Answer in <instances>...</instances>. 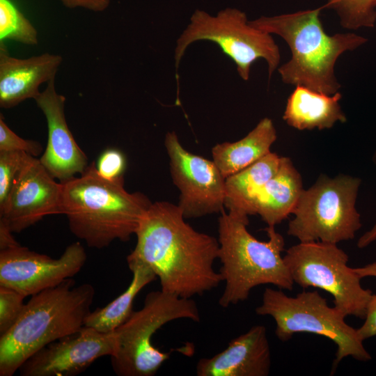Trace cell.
Here are the masks:
<instances>
[{
    "label": "cell",
    "instance_id": "obj_25",
    "mask_svg": "<svg viewBox=\"0 0 376 376\" xmlns=\"http://www.w3.org/2000/svg\"><path fill=\"white\" fill-rule=\"evenodd\" d=\"M32 157L22 151L0 152V206L5 202L15 178Z\"/></svg>",
    "mask_w": 376,
    "mask_h": 376
},
{
    "label": "cell",
    "instance_id": "obj_14",
    "mask_svg": "<svg viewBox=\"0 0 376 376\" xmlns=\"http://www.w3.org/2000/svg\"><path fill=\"white\" fill-rule=\"evenodd\" d=\"M115 332L102 333L84 326L32 354L19 368L22 376H75L99 358L114 354Z\"/></svg>",
    "mask_w": 376,
    "mask_h": 376
},
{
    "label": "cell",
    "instance_id": "obj_19",
    "mask_svg": "<svg viewBox=\"0 0 376 376\" xmlns=\"http://www.w3.org/2000/svg\"><path fill=\"white\" fill-rule=\"evenodd\" d=\"M301 174L291 159L281 157L278 169L258 197L256 214L275 226L292 214L304 191Z\"/></svg>",
    "mask_w": 376,
    "mask_h": 376
},
{
    "label": "cell",
    "instance_id": "obj_32",
    "mask_svg": "<svg viewBox=\"0 0 376 376\" xmlns=\"http://www.w3.org/2000/svg\"><path fill=\"white\" fill-rule=\"evenodd\" d=\"M372 160L376 165V150L373 155ZM376 240V223L373 227L368 231H366L362 236L360 237L357 242V247L359 249H363L369 246L371 243Z\"/></svg>",
    "mask_w": 376,
    "mask_h": 376
},
{
    "label": "cell",
    "instance_id": "obj_10",
    "mask_svg": "<svg viewBox=\"0 0 376 376\" xmlns=\"http://www.w3.org/2000/svg\"><path fill=\"white\" fill-rule=\"evenodd\" d=\"M283 260L294 283L325 290L346 316L365 318L373 294L361 286V279L347 265V254L337 244L300 242L286 250Z\"/></svg>",
    "mask_w": 376,
    "mask_h": 376
},
{
    "label": "cell",
    "instance_id": "obj_4",
    "mask_svg": "<svg viewBox=\"0 0 376 376\" xmlns=\"http://www.w3.org/2000/svg\"><path fill=\"white\" fill-rule=\"evenodd\" d=\"M71 278L31 296L15 324L0 336V375L12 376L32 354L82 328L95 296L91 284Z\"/></svg>",
    "mask_w": 376,
    "mask_h": 376
},
{
    "label": "cell",
    "instance_id": "obj_5",
    "mask_svg": "<svg viewBox=\"0 0 376 376\" xmlns=\"http://www.w3.org/2000/svg\"><path fill=\"white\" fill-rule=\"evenodd\" d=\"M248 217L221 212L218 220L219 273L225 287L219 299L224 308L246 300L251 290L272 284L292 290L294 282L281 253L283 237L275 226H267V241H260L248 230Z\"/></svg>",
    "mask_w": 376,
    "mask_h": 376
},
{
    "label": "cell",
    "instance_id": "obj_15",
    "mask_svg": "<svg viewBox=\"0 0 376 376\" xmlns=\"http://www.w3.org/2000/svg\"><path fill=\"white\" fill-rule=\"evenodd\" d=\"M33 100L43 112L48 129L47 143L39 159L40 162L61 182L81 174L88 166V158L68 128L65 114V97L56 92L55 79L49 81L45 90Z\"/></svg>",
    "mask_w": 376,
    "mask_h": 376
},
{
    "label": "cell",
    "instance_id": "obj_26",
    "mask_svg": "<svg viewBox=\"0 0 376 376\" xmlns=\"http://www.w3.org/2000/svg\"><path fill=\"white\" fill-rule=\"evenodd\" d=\"M25 297L14 289L0 285V336L9 330L19 318Z\"/></svg>",
    "mask_w": 376,
    "mask_h": 376
},
{
    "label": "cell",
    "instance_id": "obj_9",
    "mask_svg": "<svg viewBox=\"0 0 376 376\" xmlns=\"http://www.w3.org/2000/svg\"><path fill=\"white\" fill-rule=\"evenodd\" d=\"M200 40L216 43L235 63L244 81L249 80L251 65L258 59L266 61L269 80L280 63L279 49L272 35L250 24L246 14L236 8H227L216 16L201 10L192 14L190 23L176 41V69L187 47Z\"/></svg>",
    "mask_w": 376,
    "mask_h": 376
},
{
    "label": "cell",
    "instance_id": "obj_12",
    "mask_svg": "<svg viewBox=\"0 0 376 376\" xmlns=\"http://www.w3.org/2000/svg\"><path fill=\"white\" fill-rule=\"evenodd\" d=\"M79 242L68 245L58 258H52L20 244L0 250V285L25 297L58 285L76 275L86 261Z\"/></svg>",
    "mask_w": 376,
    "mask_h": 376
},
{
    "label": "cell",
    "instance_id": "obj_20",
    "mask_svg": "<svg viewBox=\"0 0 376 376\" xmlns=\"http://www.w3.org/2000/svg\"><path fill=\"white\" fill-rule=\"evenodd\" d=\"M276 138L273 121L264 118L239 141L216 144L212 148V160L226 178L269 153Z\"/></svg>",
    "mask_w": 376,
    "mask_h": 376
},
{
    "label": "cell",
    "instance_id": "obj_17",
    "mask_svg": "<svg viewBox=\"0 0 376 376\" xmlns=\"http://www.w3.org/2000/svg\"><path fill=\"white\" fill-rule=\"evenodd\" d=\"M62 61L60 55L49 53L26 58L13 57L1 41V107L10 109L27 99H34L42 84L55 79Z\"/></svg>",
    "mask_w": 376,
    "mask_h": 376
},
{
    "label": "cell",
    "instance_id": "obj_30",
    "mask_svg": "<svg viewBox=\"0 0 376 376\" xmlns=\"http://www.w3.org/2000/svg\"><path fill=\"white\" fill-rule=\"evenodd\" d=\"M68 8H82L94 12L105 10L111 0H60Z\"/></svg>",
    "mask_w": 376,
    "mask_h": 376
},
{
    "label": "cell",
    "instance_id": "obj_2",
    "mask_svg": "<svg viewBox=\"0 0 376 376\" xmlns=\"http://www.w3.org/2000/svg\"><path fill=\"white\" fill-rule=\"evenodd\" d=\"M61 183V214L66 215L71 232L89 247L129 240L152 203L143 193L128 192L123 177L102 178L94 162L80 177Z\"/></svg>",
    "mask_w": 376,
    "mask_h": 376
},
{
    "label": "cell",
    "instance_id": "obj_13",
    "mask_svg": "<svg viewBox=\"0 0 376 376\" xmlns=\"http://www.w3.org/2000/svg\"><path fill=\"white\" fill-rule=\"evenodd\" d=\"M62 189V183L32 157L15 178L0 206V221L18 233L45 216L61 214Z\"/></svg>",
    "mask_w": 376,
    "mask_h": 376
},
{
    "label": "cell",
    "instance_id": "obj_21",
    "mask_svg": "<svg viewBox=\"0 0 376 376\" xmlns=\"http://www.w3.org/2000/svg\"><path fill=\"white\" fill-rule=\"evenodd\" d=\"M281 157L270 152L225 181V207L228 212L242 217L256 214L258 196L276 172Z\"/></svg>",
    "mask_w": 376,
    "mask_h": 376
},
{
    "label": "cell",
    "instance_id": "obj_27",
    "mask_svg": "<svg viewBox=\"0 0 376 376\" xmlns=\"http://www.w3.org/2000/svg\"><path fill=\"white\" fill-rule=\"evenodd\" d=\"M41 144L36 141L24 139L16 134L0 116V152L22 151L33 157L42 153Z\"/></svg>",
    "mask_w": 376,
    "mask_h": 376
},
{
    "label": "cell",
    "instance_id": "obj_29",
    "mask_svg": "<svg viewBox=\"0 0 376 376\" xmlns=\"http://www.w3.org/2000/svg\"><path fill=\"white\" fill-rule=\"evenodd\" d=\"M357 333L362 341L376 336V295L373 294L367 307L365 321Z\"/></svg>",
    "mask_w": 376,
    "mask_h": 376
},
{
    "label": "cell",
    "instance_id": "obj_23",
    "mask_svg": "<svg viewBox=\"0 0 376 376\" xmlns=\"http://www.w3.org/2000/svg\"><path fill=\"white\" fill-rule=\"evenodd\" d=\"M0 39L28 45L38 42L37 30L11 0H0Z\"/></svg>",
    "mask_w": 376,
    "mask_h": 376
},
{
    "label": "cell",
    "instance_id": "obj_18",
    "mask_svg": "<svg viewBox=\"0 0 376 376\" xmlns=\"http://www.w3.org/2000/svg\"><path fill=\"white\" fill-rule=\"evenodd\" d=\"M341 98L339 91L327 95L297 86L288 98L283 119L299 130L331 128L347 120L340 105Z\"/></svg>",
    "mask_w": 376,
    "mask_h": 376
},
{
    "label": "cell",
    "instance_id": "obj_8",
    "mask_svg": "<svg viewBox=\"0 0 376 376\" xmlns=\"http://www.w3.org/2000/svg\"><path fill=\"white\" fill-rule=\"evenodd\" d=\"M361 180L340 174H321L304 189L288 223L287 233L300 242L337 244L352 240L361 228L356 202Z\"/></svg>",
    "mask_w": 376,
    "mask_h": 376
},
{
    "label": "cell",
    "instance_id": "obj_1",
    "mask_svg": "<svg viewBox=\"0 0 376 376\" xmlns=\"http://www.w3.org/2000/svg\"><path fill=\"white\" fill-rule=\"evenodd\" d=\"M185 219L178 205L152 203L135 233L136 243L127 262L150 268L162 290L191 298L217 288L222 278L214 269L218 239L196 230Z\"/></svg>",
    "mask_w": 376,
    "mask_h": 376
},
{
    "label": "cell",
    "instance_id": "obj_11",
    "mask_svg": "<svg viewBox=\"0 0 376 376\" xmlns=\"http://www.w3.org/2000/svg\"><path fill=\"white\" fill-rule=\"evenodd\" d=\"M164 146L170 173L180 191L178 206L185 219L224 210L226 178L213 160L187 150L175 132H169Z\"/></svg>",
    "mask_w": 376,
    "mask_h": 376
},
{
    "label": "cell",
    "instance_id": "obj_3",
    "mask_svg": "<svg viewBox=\"0 0 376 376\" xmlns=\"http://www.w3.org/2000/svg\"><path fill=\"white\" fill-rule=\"evenodd\" d=\"M327 4L315 8L249 21L254 27L281 37L288 45L292 56L278 68L283 83L301 86L333 95L340 84L335 75L339 56L367 42L354 33L328 35L320 19V11Z\"/></svg>",
    "mask_w": 376,
    "mask_h": 376
},
{
    "label": "cell",
    "instance_id": "obj_28",
    "mask_svg": "<svg viewBox=\"0 0 376 376\" xmlns=\"http://www.w3.org/2000/svg\"><path fill=\"white\" fill-rule=\"evenodd\" d=\"M96 169L102 178L113 180L123 177L126 167L124 155L114 148L107 149L99 157Z\"/></svg>",
    "mask_w": 376,
    "mask_h": 376
},
{
    "label": "cell",
    "instance_id": "obj_16",
    "mask_svg": "<svg viewBox=\"0 0 376 376\" xmlns=\"http://www.w3.org/2000/svg\"><path fill=\"white\" fill-rule=\"evenodd\" d=\"M271 368V352L267 329L255 325L233 339L223 351L201 359L198 376H267Z\"/></svg>",
    "mask_w": 376,
    "mask_h": 376
},
{
    "label": "cell",
    "instance_id": "obj_6",
    "mask_svg": "<svg viewBox=\"0 0 376 376\" xmlns=\"http://www.w3.org/2000/svg\"><path fill=\"white\" fill-rule=\"evenodd\" d=\"M281 289L266 288L262 304L256 308L260 315H269L276 322L275 334L281 341L297 333L306 332L324 336L337 346L332 373L345 357L366 362L372 359L359 338L357 329L345 321L346 315L317 291H302L290 297Z\"/></svg>",
    "mask_w": 376,
    "mask_h": 376
},
{
    "label": "cell",
    "instance_id": "obj_31",
    "mask_svg": "<svg viewBox=\"0 0 376 376\" xmlns=\"http://www.w3.org/2000/svg\"><path fill=\"white\" fill-rule=\"evenodd\" d=\"M13 233L5 224L0 221V250L19 245L13 236Z\"/></svg>",
    "mask_w": 376,
    "mask_h": 376
},
{
    "label": "cell",
    "instance_id": "obj_24",
    "mask_svg": "<svg viewBox=\"0 0 376 376\" xmlns=\"http://www.w3.org/2000/svg\"><path fill=\"white\" fill-rule=\"evenodd\" d=\"M328 8L337 13L343 27L355 30L371 28L376 22V0H327Z\"/></svg>",
    "mask_w": 376,
    "mask_h": 376
},
{
    "label": "cell",
    "instance_id": "obj_33",
    "mask_svg": "<svg viewBox=\"0 0 376 376\" xmlns=\"http://www.w3.org/2000/svg\"><path fill=\"white\" fill-rule=\"evenodd\" d=\"M353 269L361 279L369 276L376 278V260L363 267H354Z\"/></svg>",
    "mask_w": 376,
    "mask_h": 376
},
{
    "label": "cell",
    "instance_id": "obj_22",
    "mask_svg": "<svg viewBox=\"0 0 376 376\" xmlns=\"http://www.w3.org/2000/svg\"><path fill=\"white\" fill-rule=\"evenodd\" d=\"M132 279L127 288L102 308H97L88 315L84 326L102 333L114 332L134 311L133 303L139 292L157 279L153 271L146 265L128 261Z\"/></svg>",
    "mask_w": 376,
    "mask_h": 376
},
{
    "label": "cell",
    "instance_id": "obj_7",
    "mask_svg": "<svg viewBox=\"0 0 376 376\" xmlns=\"http://www.w3.org/2000/svg\"><path fill=\"white\" fill-rule=\"evenodd\" d=\"M178 319L198 322L200 313L191 298L159 290L149 292L143 306L133 311L114 332L116 346L111 357L114 373L119 376H153L170 357L152 343L162 327Z\"/></svg>",
    "mask_w": 376,
    "mask_h": 376
}]
</instances>
